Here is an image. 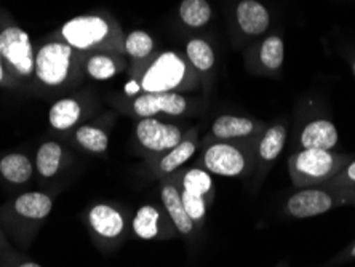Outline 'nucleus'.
Wrapping results in <instances>:
<instances>
[{
    "label": "nucleus",
    "instance_id": "f257e3e1",
    "mask_svg": "<svg viewBox=\"0 0 355 267\" xmlns=\"http://www.w3.org/2000/svg\"><path fill=\"white\" fill-rule=\"evenodd\" d=\"M338 164L339 157L331 150L302 149L290 157V173L296 184H314L330 178Z\"/></svg>",
    "mask_w": 355,
    "mask_h": 267
},
{
    "label": "nucleus",
    "instance_id": "f03ea898",
    "mask_svg": "<svg viewBox=\"0 0 355 267\" xmlns=\"http://www.w3.org/2000/svg\"><path fill=\"white\" fill-rule=\"evenodd\" d=\"M71 64V46L46 44L40 49L35 61V72L46 85H60L66 80Z\"/></svg>",
    "mask_w": 355,
    "mask_h": 267
},
{
    "label": "nucleus",
    "instance_id": "7ed1b4c3",
    "mask_svg": "<svg viewBox=\"0 0 355 267\" xmlns=\"http://www.w3.org/2000/svg\"><path fill=\"white\" fill-rule=\"evenodd\" d=\"M184 76V62L175 53H165L157 58V61L149 67L143 78V90L146 93L170 92L180 85Z\"/></svg>",
    "mask_w": 355,
    "mask_h": 267
},
{
    "label": "nucleus",
    "instance_id": "20e7f679",
    "mask_svg": "<svg viewBox=\"0 0 355 267\" xmlns=\"http://www.w3.org/2000/svg\"><path fill=\"white\" fill-rule=\"evenodd\" d=\"M0 53L21 76L34 71V53L28 33L19 28H7L0 34Z\"/></svg>",
    "mask_w": 355,
    "mask_h": 267
},
{
    "label": "nucleus",
    "instance_id": "39448f33",
    "mask_svg": "<svg viewBox=\"0 0 355 267\" xmlns=\"http://www.w3.org/2000/svg\"><path fill=\"white\" fill-rule=\"evenodd\" d=\"M107 35V23L99 17H79L62 26V37L76 49L87 50Z\"/></svg>",
    "mask_w": 355,
    "mask_h": 267
},
{
    "label": "nucleus",
    "instance_id": "423d86ee",
    "mask_svg": "<svg viewBox=\"0 0 355 267\" xmlns=\"http://www.w3.org/2000/svg\"><path fill=\"white\" fill-rule=\"evenodd\" d=\"M181 130L175 125L162 123L155 119L141 120L137 127V138L146 149L165 153L181 143Z\"/></svg>",
    "mask_w": 355,
    "mask_h": 267
},
{
    "label": "nucleus",
    "instance_id": "0eeeda50",
    "mask_svg": "<svg viewBox=\"0 0 355 267\" xmlns=\"http://www.w3.org/2000/svg\"><path fill=\"white\" fill-rule=\"evenodd\" d=\"M203 164L208 171L227 178L242 175L247 169V159L242 150L226 143L210 146L203 155Z\"/></svg>",
    "mask_w": 355,
    "mask_h": 267
},
{
    "label": "nucleus",
    "instance_id": "6e6552de",
    "mask_svg": "<svg viewBox=\"0 0 355 267\" xmlns=\"http://www.w3.org/2000/svg\"><path fill=\"white\" fill-rule=\"evenodd\" d=\"M333 205L335 200L328 192L322 189H302L288 198L286 210L291 216L304 219L327 213Z\"/></svg>",
    "mask_w": 355,
    "mask_h": 267
},
{
    "label": "nucleus",
    "instance_id": "1a4fd4ad",
    "mask_svg": "<svg viewBox=\"0 0 355 267\" xmlns=\"http://www.w3.org/2000/svg\"><path fill=\"white\" fill-rule=\"evenodd\" d=\"M135 112L141 117L148 119L154 114L165 112L170 115H180L186 111L187 101L184 96L171 92H159V93H146V95L135 99Z\"/></svg>",
    "mask_w": 355,
    "mask_h": 267
},
{
    "label": "nucleus",
    "instance_id": "9d476101",
    "mask_svg": "<svg viewBox=\"0 0 355 267\" xmlns=\"http://www.w3.org/2000/svg\"><path fill=\"white\" fill-rule=\"evenodd\" d=\"M88 226L96 237L116 240L123 234L125 219L117 208L107 203H98L88 212Z\"/></svg>",
    "mask_w": 355,
    "mask_h": 267
},
{
    "label": "nucleus",
    "instance_id": "9b49d317",
    "mask_svg": "<svg viewBox=\"0 0 355 267\" xmlns=\"http://www.w3.org/2000/svg\"><path fill=\"white\" fill-rule=\"evenodd\" d=\"M53 210V198L45 192H24L15 198L12 212L28 223H40Z\"/></svg>",
    "mask_w": 355,
    "mask_h": 267
},
{
    "label": "nucleus",
    "instance_id": "f8f14e48",
    "mask_svg": "<svg viewBox=\"0 0 355 267\" xmlns=\"http://www.w3.org/2000/svg\"><path fill=\"white\" fill-rule=\"evenodd\" d=\"M338 143L336 127L328 120H314L301 132L302 149L331 150Z\"/></svg>",
    "mask_w": 355,
    "mask_h": 267
},
{
    "label": "nucleus",
    "instance_id": "ddd939ff",
    "mask_svg": "<svg viewBox=\"0 0 355 267\" xmlns=\"http://www.w3.org/2000/svg\"><path fill=\"white\" fill-rule=\"evenodd\" d=\"M237 21L243 33L259 35L268 29L269 13L257 0H243L237 7Z\"/></svg>",
    "mask_w": 355,
    "mask_h": 267
},
{
    "label": "nucleus",
    "instance_id": "4468645a",
    "mask_svg": "<svg viewBox=\"0 0 355 267\" xmlns=\"http://www.w3.org/2000/svg\"><path fill=\"white\" fill-rule=\"evenodd\" d=\"M162 202H164L165 210L168 212V216L173 221L175 227L180 230L182 235H189L194 230V221L186 213L184 205L181 200V192L176 189L173 184H164L160 191Z\"/></svg>",
    "mask_w": 355,
    "mask_h": 267
},
{
    "label": "nucleus",
    "instance_id": "2eb2a0df",
    "mask_svg": "<svg viewBox=\"0 0 355 267\" xmlns=\"http://www.w3.org/2000/svg\"><path fill=\"white\" fill-rule=\"evenodd\" d=\"M254 132V122L236 115H221L211 125V133L219 139L243 138Z\"/></svg>",
    "mask_w": 355,
    "mask_h": 267
},
{
    "label": "nucleus",
    "instance_id": "dca6fc26",
    "mask_svg": "<svg viewBox=\"0 0 355 267\" xmlns=\"http://www.w3.org/2000/svg\"><path fill=\"white\" fill-rule=\"evenodd\" d=\"M0 175L10 184H26L33 176V164L23 154H10L0 160Z\"/></svg>",
    "mask_w": 355,
    "mask_h": 267
},
{
    "label": "nucleus",
    "instance_id": "f3484780",
    "mask_svg": "<svg viewBox=\"0 0 355 267\" xmlns=\"http://www.w3.org/2000/svg\"><path fill=\"white\" fill-rule=\"evenodd\" d=\"M133 230L143 240L157 237L160 232V212L153 205L141 207L133 218Z\"/></svg>",
    "mask_w": 355,
    "mask_h": 267
},
{
    "label": "nucleus",
    "instance_id": "a211bd4d",
    "mask_svg": "<svg viewBox=\"0 0 355 267\" xmlns=\"http://www.w3.org/2000/svg\"><path fill=\"white\" fill-rule=\"evenodd\" d=\"M80 117V106L76 99H61L50 109L49 120L56 130H67Z\"/></svg>",
    "mask_w": 355,
    "mask_h": 267
},
{
    "label": "nucleus",
    "instance_id": "6ab92c4d",
    "mask_svg": "<svg viewBox=\"0 0 355 267\" xmlns=\"http://www.w3.org/2000/svg\"><path fill=\"white\" fill-rule=\"evenodd\" d=\"M286 139V130L284 125H274L264 133L263 139L259 143V155L261 159L266 162L275 160L280 155L282 149L285 146Z\"/></svg>",
    "mask_w": 355,
    "mask_h": 267
},
{
    "label": "nucleus",
    "instance_id": "aec40b11",
    "mask_svg": "<svg viewBox=\"0 0 355 267\" xmlns=\"http://www.w3.org/2000/svg\"><path fill=\"white\" fill-rule=\"evenodd\" d=\"M181 19L192 28L207 24L211 17V8L207 0H182L180 7Z\"/></svg>",
    "mask_w": 355,
    "mask_h": 267
},
{
    "label": "nucleus",
    "instance_id": "412c9836",
    "mask_svg": "<svg viewBox=\"0 0 355 267\" xmlns=\"http://www.w3.org/2000/svg\"><path fill=\"white\" fill-rule=\"evenodd\" d=\"M62 149L58 143H45L37 153V170L44 178L55 176L61 165Z\"/></svg>",
    "mask_w": 355,
    "mask_h": 267
},
{
    "label": "nucleus",
    "instance_id": "4be33fe9",
    "mask_svg": "<svg viewBox=\"0 0 355 267\" xmlns=\"http://www.w3.org/2000/svg\"><path fill=\"white\" fill-rule=\"evenodd\" d=\"M196 153V144L192 141H181L173 149L168 150L164 159L160 160L159 169L162 173H171L180 169L182 164H186Z\"/></svg>",
    "mask_w": 355,
    "mask_h": 267
},
{
    "label": "nucleus",
    "instance_id": "5701e85b",
    "mask_svg": "<svg viewBox=\"0 0 355 267\" xmlns=\"http://www.w3.org/2000/svg\"><path fill=\"white\" fill-rule=\"evenodd\" d=\"M211 178L203 170L192 169L186 171L184 176H182V191L194 193V196H200L205 198L211 192Z\"/></svg>",
    "mask_w": 355,
    "mask_h": 267
},
{
    "label": "nucleus",
    "instance_id": "b1692460",
    "mask_svg": "<svg viewBox=\"0 0 355 267\" xmlns=\"http://www.w3.org/2000/svg\"><path fill=\"white\" fill-rule=\"evenodd\" d=\"M187 58L200 71H208L215 64V53L205 40L194 39L187 44Z\"/></svg>",
    "mask_w": 355,
    "mask_h": 267
},
{
    "label": "nucleus",
    "instance_id": "393cba45",
    "mask_svg": "<svg viewBox=\"0 0 355 267\" xmlns=\"http://www.w3.org/2000/svg\"><path fill=\"white\" fill-rule=\"evenodd\" d=\"M76 138L79 141V144L82 148H85L87 150H90V153H104V150L107 149V144H109V139H107V135L103 132V130L95 128V127H80L77 130L76 133Z\"/></svg>",
    "mask_w": 355,
    "mask_h": 267
},
{
    "label": "nucleus",
    "instance_id": "a878e982",
    "mask_svg": "<svg viewBox=\"0 0 355 267\" xmlns=\"http://www.w3.org/2000/svg\"><path fill=\"white\" fill-rule=\"evenodd\" d=\"M261 61L270 71L279 69L284 62V42L277 35L266 39L261 46Z\"/></svg>",
    "mask_w": 355,
    "mask_h": 267
},
{
    "label": "nucleus",
    "instance_id": "bb28decb",
    "mask_svg": "<svg viewBox=\"0 0 355 267\" xmlns=\"http://www.w3.org/2000/svg\"><path fill=\"white\" fill-rule=\"evenodd\" d=\"M125 49L133 58H144L153 51L154 42L144 31H133L125 42Z\"/></svg>",
    "mask_w": 355,
    "mask_h": 267
},
{
    "label": "nucleus",
    "instance_id": "cd10ccee",
    "mask_svg": "<svg viewBox=\"0 0 355 267\" xmlns=\"http://www.w3.org/2000/svg\"><path fill=\"white\" fill-rule=\"evenodd\" d=\"M181 200H182V205H184L186 213L189 214V218L192 219V221L200 223L205 219V214H207L205 198L200 196H194V193H191L187 191H182Z\"/></svg>",
    "mask_w": 355,
    "mask_h": 267
},
{
    "label": "nucleus",
    "instance_id": "c85d7f7f",
    "mask_svg": "<svg viewBox=\"0 0 355 267\" xmlns=\"http://www.w3.org/2000/svg\"><path fill=\"white\" fill-rule=\"evenodd\" d=\"M87 71L88 74L98 78V80H106V78H111L116 74V64H114L111 58L104 55H96L88 61Z\"/></svg>",
    "mask_w": 355,
    "mask_h": 267
},
{
    "label": "nucleus",
    "instance_id": "c756f323",
    "mask_svg": "<svg viewBox=\"0 0 355 267\" xmlns=\"http://www.w3.org/2000/svg\"><path fill=\"white\" fill-rule=\"evenodd\" d=\"M125 90H127L128 93H137L139 90V85L137 82H130L127 87H125Z\"/></svg>",
    "mask_w": 355,
    "mask_h": 267
},
{
    "label": "nucleus",
    "instance_id": "7c9ffc66",
    "mask_svg": "<svg viewBox=\"0 0 355 267\" xmlns=\"http://www.w3.org/2000/svg\"><path fill=\"white\" fill-rule=\"evenodd\" d=\"M346 175H347L349 180H351V181H355V162H354V164L349 165V169H347V171H346Z\"/></svg>",
    "mask_w": 355,
    "mask_h": 267
},
{
    "label": "nucleus",
    "instance_id": "2f4dec72",
    "mask_svg": "<svg viewBox=\"0 0 355 267\" xmlns=\"http://www.w3.org/2000/svg\"><path fill=\"white\" fill-rule=\"evenodd\" d=\"M15 267H42L37 263H33V261H23V263L17 264Z\"/></svg>",
    "mask_w": 355,
    "mask_h": 267
},
{
    "label": "nucleus",
    "instance_id": "473e14b6",
    "mask_svg": "<svg viewBox=\"0 0 355 267\" xmlns=\"http://www.w3.org/2000/svg\"><path fill=\"white\" fill-rule=\"evenodd\" d=\"M2 77H3V71H2V64H0V80H2Z\"/></svg>",
    "mask_w": 355,
    "mask_h": 267
},
{
    "label": "nucleus",
    "instance_id": "72a5a7b5",
    "mask_svg": "<svg viewBox=\"0 0 355 267\" xmlns=\"http://www.w3.org/2000/svg\"><path fill=\"white\" fill-rule=\"evenodd\" d=\"M352 256H355V247L352 248Z\"/></svg>",
    "mask_w": 355,
    "mask_h": 267
},
{
    "label": "nucleus",
    "instance_id": "f704fd0d",
    "mask_svg": "<svg viewBox=\"0 0 355 267\" xmlns=\"http://www.w3.org/2000/svg\"><path fill=\"white\" fill-rule=\"evenodd\" d=\"M354 74H355V62H354Z\"/></svg>",
    "mask_w": 355,
    "mask_h": 267
},
{
    "label": "nucleus",
    "instance_id": "c9c22d12",
    "mask_svg": "<svg viewBox=\"0 0 355 267\" xmlns=\"http://www.w3.org/2000/svg\"><path fill=\"white\" fill-rule=\"evenodd\" d=\"M0 56H2V53H0Z\"/></svg>",
    "mask_w": 355,
    "mask_h": 267
}]
</instances>
